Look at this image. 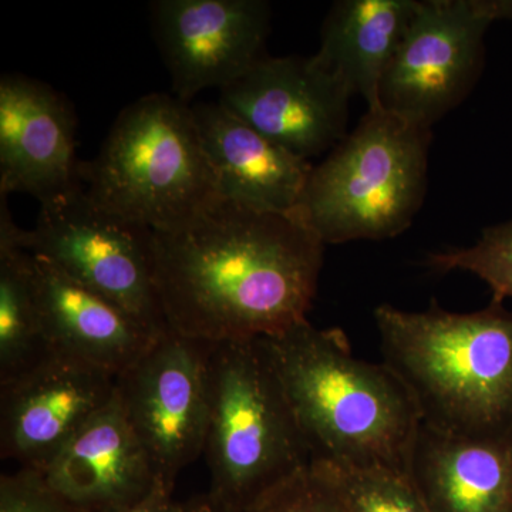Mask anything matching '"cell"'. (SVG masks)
I'll use <instances>...</instances> for the list:
<instances>
[{
  "mask_svg": "<svg viewBox=\"0 0 512 512\" xmlns=\"http://www.w3.org/2000/svg\"><path fill=\"white\" fill-rule=\"evenodd\" d=\"M211 343L167 330L116 377V394L157 476L178 474L204 454Z\"/></svg>",
  "mask_w": 512,
  "mask_h": 512,
  "instance_id": "9c48e42d",
  "label": "cell"
},
{
  "mask_svg": "<svg viewBox=\"0 0 512 512\" xmlns=\"http://www.w3.org/2000/svg\"><path fill=\"white\" fill-rule=\"evenodd\" d=\"M407 476L430 512H512V431L457 436L421 424Z\"/></svg>",
  "mask_w": 512,
  "mask_h": 512,
  "instance_id": "2e32d148",
  "label": "cell"
},
{
  "mask_svg": "<svg viewBox=\"0 0 512 512\" xmlns=\"http://www.w3.org/2000/svg\"><path fill=\"white\" fill-rule=\"evenodd\" d=\"M204 456L211 476L207 494L232 512H244L311 463L261 338L211 345Z\"/></svg>",
  "mask_w": 512,
  "mask_h": 512,
  "instance_id": "8992f818",
  "label": "cell"
},
{
  "mask_svg": "<svg viewBox=\"0 0 512 512\" xmlns=\"http://www.w3.org/2000/svg\"><path fill=\"white\" fill-rule=\"evenodd\" d=\"M183 512H232L228 508L222 507L217 501L212 500L210 495L204 494L194 498L190 503L184 504Z\"/></svg>",
  "mask_w": 512,
  "mask_h": 512,
  "instance_id": "d4e9b609",
  "label": "cell"
},
{
  "mask_svg": "<svg viewBox=\"0 0 512 512\" xmlns=\"http://www.w3.org/2000/svg\"><path fill=\"white\" fill-rule=\"evenodd\" d=\"M19 241L148 328L168 330L154 284L150 229L103 210L83 185L40 204L35 228H20Z\"/></svg>",
  "mask_w": 512,
  "mask_h": 512,
  "instance_id": "52a82bcc",
  "label": "cell"
},
{
  "mask_svg": "<svg viewBox=\"0 0 512 512\" xmlns=\"http://www.w3.org/2000/svg\"><path fill=\"white\" fill-rule=\"evenodd\" d=\"M503 19L501 0H417L379 92V107L430 128L476 86L484 37Z\"/></svg>",
  "mask_w": 512,
  "mask_h": 512,
  "instance_id": "ba28073f",
  "label": "cell"
},
{
  "mask_svg": "<svg viewBox=\"0 0 512 512\" xmlns=\"http://www.w3.org/2000/svg\"><path fill=\"white\" fill-rule=\"evenodd\" d=\"M309 467L332 491L343 512H430L406 473L311 460Z\"/></svg>",
  "mask_w": 512,
  "mask_h": 512,
  "instance_id": "ffe728a7",
  "label": "cell"
},
{
  "mask_svg": "<svg viewBox=\"0 0 512 512\" xmlns=\"http://www.w3.org/2000/svg\"><path fill=\"white\" fill-rule=\"evenodd\" d=\"M192 107L221 195L258 210L291 215L313 168L229 113L220 103Z\"/></svg>",
  "mask_w": 512,
  "mask_h": 512,
  "instance_id": "e0dca14e",
  "label": "cell"
},
{
  "mask_svg": "<svg viewBox=\"0 0 512 512\" xmlns=\"http://www.w3.org/2000/svg\"><path fill=\"white\" fill-rule=\"evenodd\" d=\"M325 248L292 214L220 195L181 227L151 231L165 325L211 345L284 332L308 320Z\"/></svg>",
  "mask_w": 512,
  "mask_h": 512,
  "instance_id": "6da1fadb",
  "label": "cell"
},
{
  "mask_svg": "<svg viewBox=\"0 0 512 512\" xmlns=\"http://www.w3.org/2000/svg\"><path fill=\"white\" fill-rule=\"evenodd\" d=\"M73 107L49 84L23 76L0 79V197L33 195L39 204L82 184Z\"/></svg>",
  "mask_w": 512,
  "mask_h": 512,
  "instance_id": "4fadbf2b",
  "label": "cell"
},
{
  "mask_svg": "<svg viewBox=\"0 0 512 512\" xmlns=\"http://www.w3.org/2000/svg\"><path fill=\"white\" fill-rule=\"evenodd\" d=\"M383 363L419 407L421 424L457 436L512 431V311L420 312L392 305L373 312Z\"/></svg>",
  "mask_w": 512,
  "mask_h": 512,
  "instance_id": "3957f363",
  "label": "cell"
},
{
  "mask_svg": "<svg viewBox=\"0 0 512 512\" xmlns=\"http://www.w3.org/2000/svg\"><path fill=\"white\" fill-rule=\"evenodd\" d=\"M261 339L311 460L407 474L421 416L386 363L359 359L343 330L309 320Z\"/></svg>",
  "mask_w": 512,
  "mask_h": 512,
  "instance_id": "7a4b0ae2",
  "label": "cell"
},
{
  "mask_svg": "<svg viewBox=\"0 0 512 512\" xmlns=\"http://www.w3.org/2000/svg\"><path fill=\"white\" fill-rule=\"evenodd\" d=\"M151 13L174 96L185 103L224 89L265 56L271 8L264 0H158Z\"/></svg>",
  "mask_w": 512,
  "mask_h": 512,
  "instance_id": "8fae6325",
  "label": "cell"
},
{
  "mask_svg": "<svg viewBox=\"0 0 512 512\" xmlns=\"http://www.w3.org/2000/svg\"><path fill=\"white\" fill-rule=\"evenodd\" d=\"M39 474L57 493L90 512L137 503L160 478L117 394Z\"/></svg>",
  "mask_w": 512,
  "mask_h": 512,
  "instance_id": "9a60e30c",
  "label": "cell"
},
{
  "mask_svg": "<svg viewBox=\"0 0 512 512\" xmlns=\"http://www.w3.org/2000/svg\"><path fill=\"white\" fill-rule=\"evenodd\" d=\"M244 512H343L332 491L306 466L262 494Z\"/></svg>",
  "mask_w": 512,
  "mask_h": 512,
  "instance_id": "7402d4cb",
  "label": "cell"
},
{
  "mask_svg": "<svg viewBox=\"0 0 512 512\" xmlns=\"http://www.w3.org/2000/svg\"><path fill=\"white\" fill-rule=\"evenodd\" d=\"M175 485L158 478L154 487L137 503L111 512H183L184 504L174 500Z\"/></svg>",
  "mask_w": 512,
  "mask_h": 512,
  "instance_id": "cb8c5ba5",
  "label": "cell"
},
{
  "mask_svg": "<svg viewBox=\"0 0 512 512\" xmlns=\"http://www.w3.org/2000/svg\"><path fill=\"white\" fill-rule=\"evenodd\" d=\"M0 512H90L53 490L37 471L19 468L0 477Z\"/></svg>",
  "mask_w": 512,
  "mask_h": 512,
  "instance_id": "603a6c76",
  "label": "cell"
},
{
  "mask_svg": "<svg viewBox=\"0 0 512 512\" xmlns=\"http://www.w3.org/2000/svg\"><path fill=\"white\" fill-rule=\"evenodd\" d=\"M32 256L37 311L53 356L117 377L163 335L110 299L77 284L42 256Z\"/></svg>",
  "mask_w": 512,
  "mask_h": 512,
  "instance_id": "5bb4252c",
  "label": "cell"
},
{
  "mask_svg": "<svg viewBox=\"0 0 512 512\" xmlns=\"http://www.w3.org/2000/svg\"><path fill=\"white\" fill-rule=\"evenodd\" d=\"M433 271H464L490 286L491 301L512 298V220L485 228L476 244L429 255Z\"/></svg>",
  "mask_w": 512,
  "mask_h": 512,
  "instance_id": "44dd1931",
  "label": "cell"
},
{
  "mask_svg": "<svg viewBox=\"0 0 512 512\" xmlns=\"http://www.w3.org/2000/svg\"><path fill=\"white\" fill-rule=\"evenodd\" d=\"M417 0H340L323 20L316 62L360 94L367 109L379 107V92Z\"/></svg>",
  "mask_w": 512,
  "mask_h": 512,
  "instance_id": "ac0fdd59",
  "label": "cell"
},
{
  "mask_svg": "<svg viewBox=\"0 0 512 512\" xmlns=\"http://www.w3.org/2000/svg\"><path fill=\"white\" fill-rule=\"evenodd\" d=\"M431 130L382 107L313 165L293 217L326 245L382 241L406 231L429 183Z\"/></svg>",
  "mask_w": 512,
  "mask_h": 512,
  "instance_id": "5b68a950",
  "label": "cell"
},
{
  "mask_svg": "<svg viewBox=\"0 0 512 512\" xmlns=\"http://www.w3.org/2000/svg\"><path fill=\"white\" fill-rule=\"evenodd\" d=\"M352 97L313 56L265 55L221 90L218 103L289 153L311 161L348 136Z\"/></svg>",
  "mask_w": 512,
  "mask_h": 512,
  "instance_id": "30bf717a",
  "label": "cell"
},
{
  "mask_svg": "<svg viewBox=\"0 0 512 512\" xmlns=\"http://www.w3.org/2000/svg\"><path fill=\"white\" fill-rule=\"evenodd\" d=\"M116 376L52 356L0 386V454L42 471L113 400Z\"/></svg>",
  "mask_w": 512,
  "mask_h": 512,
  "instance_id": "7c38bea8",
  "label": "cell"
},
{
  "mask_svg": "<svg viewBox=\"0 0 512 512\" xmlns=\"http://www.w3.org/2000/svg\"><path fill=\"white\" fill-rule=\"evenodd\" d=\"M80 180L103 210L153 232L181 227L221 195L192 107L164 93L121 111Z\"/></svg>",
  "mask_w": 512,
  "mask_h": 512,
  "instance_id": "277c9868",
  "label": "cell"
},
{
  "mask_svg": "<svg viewBox=\"0 0 512 512\" xmlns=\"http://www.w3.org/2000/svg\"><path fill=\"white\" fill-rule=\"evenodd\" d=\"M19 232L8 197H0V386L53 356L37 311L33 256Z\"/></svg>",
  "mask_w": 512,
  "mask_h": 512,
  "instance_id": "d6986e66",
  "label": "cell"
}]
</instances>
